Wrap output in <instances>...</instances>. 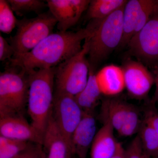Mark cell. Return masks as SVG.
Segmentation results:
<instances>
[{"instance_id": "1", "label": "cell", "mask_w": 158, "mask_h": 158, "mask_svg": "<svg viewBox=\"0 0 158 158\" xmlns=\"http://www.w3.org/2000/svg\"><path fill=\"white\" fill-rule=\"evenodd\" d=\"M96 24L95 21L90 20L86 28L77 32L52 33L29 52L13 56L9 60L10 65L27 73L56 67L81 50L82 41L93 35Z\"/></svg>"}, {"instance_id": "2", "label": "cell", "mask_w": 158, "mask_h": 158, "mask_svg": "<svg viewBox=\"0 0 158 158\" xmlns=\"http://www.w3.org/2000/svg\"><path fill=\"white\" fill-rule=\"evenodd\" d=\"M56 67L35 69L29 75L27 113L32 126L43 138L52 114Z\"/></svg>"}, {"instance_id": "3", "label": "cell", "mask_w": 158, "mask_h": 158, "mask_svg": "<svg viewBox=\"0 0 158 158\" xmlns=\"http://www.w3.org/2000/svg\"><path fill=\"white\" fill-rule=\"evenodd\" d=\"M124 7L104 19H98L96 28L89 40L88 54L90 68L94 70L121 44Z\"/></svg>"}, {"instance_id": "4", "label": "cell", "mask_w": 158, "mask_h": 158, "mask_svg": "<svg viewBox=\"0 0 158 158\" xmlns=\"http://www.w3.org/2000/svg\"><path fill=\"white\" fill-rule=\"evenodd\" d=\"M29 75L10 65L0 73V118L23 116L27 106Z\"/></svg>"}, {"instance_id": "5", "label": "cell", "mask_w": 158, "mask_h": 158, "mask_svg": "<svg viewBox=\"0 0 158 158\" xmlns=\"http://www.w3.org/2000/svg\"><path fill=\"white\" fill-rule=\"evenodd\" d=\"M90 37L85 40L81 50L56 67L55 92L75 96L85 88L90 71L86 56Z\"/></svg>"}, {"instance_id": "6", "label": "cell", "mask_w": 158, "mask_h": 158, "mask_svg": "<svg viewBox=\"0 0 158 158\" xmlns=\"http://www.w3.org/2000/svg\"><path fill=\"white\" fill-rule=\"evenodd\" d=\"M57 24L49 10L33 18L17 20L16 33L7 41L14 48L15 55L27 53L52 34Z\"/></svg>"}, {"instance_id": "7", "label": "cell", "mask_w": 158, "mask_h": 158, "mask_svg": "<svg viewBox=\"0 0 158 158\" xmlns=\"http://www.w3.org/2000/svg\"><path fill=\"white\" fill-rule=\"evenodd\" d=\"M127 56L152 69L158 66V12L133 36L127 46Z\"/></svg>"}, {"instance_id": "8", "label": "cell", "mask_w": 158, "mask_h": 158, "mask_svg": "<svg viewBox=\"0 0 158 158\" xmlns=\"http://www.w3.org/2000/svg\"><path fill=\"white\" fill-rule=\"evenodd\" d=\"M83 113L74 96L55 92L52 115L71 147L73 135L81 119Z\"/></svg>"}, {"instance_id": "9", "label": "cell", "mask_w": 158, "mask_h": 158, "mask_svg": "<svg viewBox=\"0 0 158 158\" xmlns=\"http://www.w3.org/2000/svg\"><path fill=\"white\" fill-rule=\"evenodd\" d=\"M124 72L125 89L130 97L138 100L148 97L155 79L152 72L142 62L127 58L122 66Z\"/></svg>"}, {"instance_id": "10", "label": "cell", "mask_w": 158, "mask_h": 158, "mask_svg": "<svg viewBox=\"0 0 158 158\" xmlns=\"http://www.w3.org/2000/svg\"><path fill=\"white\" fill-rule=\"evenodd\" d=\"M90 0H48L49 11L57 21V29L65 32L75 25L88 9Z\"/></svg>"}, {"instance_id": "11", "label": "cell", "mask_w": 158, "mask_h": 158, "mask_svg": "<svg viewBox=\"0 0 158 158\" xmlns=\"http://www.w3.org/2000/svg\"><path fill=\"white\" fill-rule=\"evenodd\" d=\"M72 148L60 131L52 114L43 138L41 158H73Z\"/></svg>"}, {"instance_id": "12", "label": "cell", "mask_w": 158, "mask_h": 158, "mask_svg": "<svg viewBox=\"0 0 158 158\" xmlns=\"http://www.w3.org/2000/svg\"><path fill=\"white\" fill-rule=\"evenodd\" d=\"M1 136L15 140L27 141L41 146L43 139L23 116L0 118Z\"/></svg>"}, {"instance_id": "13", "label": "cell", "mask_w": 158, "mask_h": 158, "mask_svg": "<svg viewBox=\"0 0 158 158\" xmlns=\"http://www.w3.org/2000/svg\"><path fill=\"white\" fill-rule=\"evenodd\" d=\"M97 133L94 112H84L72 138L71 147L74 155L79 158H87Z\"/></svg>"}, {"instance_id": "14", "label": "cell", "mask_w": 158, "mask_h": 158, "mask_svg": "<svg viewBox=\"0 0 158 158\" xmlns=\"http://www.w3.org/2000/svg\"><path fill=\"white\" fill-rule=\"evenodd\" d=\"M96 78L102 95L114 97L125 89L122 66L114 64L106 65L96 73Z\"/></svg>"}, {"instance_id": "15", "label": "cell", "mask_w": 158, "mask_h": 158, "mask_svg": "<svg viewBox=\"0 0 158 158\" xmlns=\"http://www.w3.org/2000/svg\"><path fill=\"white\" fill-rule=\"evenodd\" d=\"M102 122L90 148V158H111L117 149L118 142L114 136V128L108 119Z\"/></svg>"}, {"instance_id": "16", "label": "cell", "mask_w": 158, "mask_h": 158, "mask_svg": "<svg viewBox=\"0 0 158 158\" xmlns=\"http://www.w3.org/2000/svg\"><path fill=\"white\" fill-rule=\"evenodd\" d=\"M131 104L117 98H109L102 102L100 118L108 119L118 132L124 123Z\"/></svg>"}, {"instance_id": "17", "label": "cell", "mask_w": 158, "mask_h": 158, "mask_svg": "<svg viewBox=\"0 0 158 158\" xmlns=\"http://www.w3.org/2000/svg\"><path fill=\"white\" fill-rule=\"evenodd\" d=\"M146 2V0H129L125 5L123 15V37L119 48L127 46L135 35L139 15Z\"/></svg>"}, {"instance_id": "18", "label": "cell", "mask_w": 158, "mask_h": 158, "mask_svg": "<svg viewBox=\"0 0 158 158\" xmlns=\"http://www.w3.org/2000/svg\"><path fill=\"white\" fill-rule=\"evenodd\" d=\"M95 71L90 68L87 85L83 90L74 96L83 112H94L102 95L98 85Z\"/></svg>"}, {"instance_id": "19", "label": "cell", "mask_w": 158, "mask_h": 158, "mask_svg": "<svg viewBox=\"0 0 158 158\" xmlns=\"http://www.w3.org/2000/svg\"><path fill=\"white\" fill-rule=\"evenodd\" d=\"M127 0H92L87 9L86 18L90 20L103 19L123 8Z\"/></svg>"}, {"instance_id": "20", "label": "cell", "mask_w": 158, "mask_h": 158, "mask_svg": "<svg viewBox=\"0 0 158 158\" xmlns=\"http://www.w3.org/2000/svg\"><path fill=\"white\" fill-rule=\"evenodd\" d=\"M141 146L145 155L150 158H158V138L153 129L144 119L139 132Z\"/></svg>"}, {"instance_id": "21", "label": "cell", "mask_w": 158, "mask_h": 158, "mask_svg": "<svg viewBox=\"0 0 158 158\" xmlns=\"http://www.w3.org/2000/svg\"><path fill=\"white\" fill-rule=\"evenodd\" d=\"M35 143L0 136V158H11L28 149Z\"/></svg>"}, {"instance_id": "22", "label": "cell", "mask_w": 158, "mask_h": 158, "mask_svg": "<svg viewBox=\"0 0 158 158\" xmlns=\"http://www.w3.org/2000/svg\"><path fill=\"white\" fill-rule=\"evenodd\" d=\"M143 119L140 118L139 110L131 104L127 116L120 129L117 132L121 137H127L138 134L141 128Z\"/></svg>"}, {"instance_id": "23", "label": "cell", "mask_w": 158, "mask_h": 158, "mask_svg": "<svg viewBox=\"0 0 158 158\" xmlns=\"http://www.w3.org/2000/svg\"><path fill=\"white\" fill-rule=\"evenodd\" d=\"M12 10L19 16L35 12L38 13L48 6L47 4L40 0H7Z\"/></svg>"}, {"instance_id": "24", "label": "cell", "mask_w": 158, "mask_h": 158, "mask_svg": "<svg viewBox=\"0 0 158 158\" xmlns=\"http://www.w3.org/2000/svg\"><path fill=\"white\" fill-rule=\"evenodd\" d=\"M17 20L8 1H0V31L6 34L11 33L16 27Z\"/></svg>"}, {"instance_id": "25", "label": "cell", "mask_w": 158, "mask_h": 158, "mask_svg": "<svg viewBox=\"0 0 158 158\" xmlns=\"http://www.w3.org/2000/svg\"><path fill=\"white\" fill-rule=\"evenodd\" d=\"M153 99L148 101L144 107L143 119L153 129L158 138V110Z\"/></svg>"}, {"instance_id": "26", "label": "cell", "mask_w": 158, "mask_h": 158, "mask_svg": "<svg viewBox=\"0 0 158 158\" xmlns=\"http://www.w3.org/2000/svg\"><path fill=\"white\" fill-rule=\"evenodd\" d=\"M126 150V158H150L144 154L138 135L133 139Z\"/></svg>"}, {"instance_id": "27", "label": "cell", "mask_w": 158, "mask_h": 158, "mask_svg": "<svg viewBox=\"0 0 158 158\" xmlns=\"http://www.w3.org/2000/svg\"><path fill=\"white\" fill-rule=\"evenodd\" d=\"M15 54V52L11 44L0 35V60L5 61L6 59H10Z\"/></svg>"}, {"instance_id": "28", "label": "cell", "mask_w": 158, "mask_h": 158, "mask_svg": "<svg viewBox=\"0 0 158 158\" xmlns=\"http://www.w3.org/2000/svg\"><path fill=\"white\" fill-rule=\"evenodd\" d=\"M41 146L34 144L22 152L11 158H35L41 156Z\"/></svg>"}, {"instance_id": "29", "label": "cell", "mask_w": 158, "mask_h": 158, "mask_svg": "<svg viewBox=\"0 0 158 158\" xmlns=\"http://www.w3.org/2000/svg\"><path fill=\"white\" fill-rule=\"evenodd\" d=\"M111 158H126V150L120 142H118L116 152Z\"/></svg>"}, {"instance_id": "30", "label": "cell", "mask_w": 158, "mask_h": 158, "mask_svg": "<svg viewBox=\"0 0 158 158\" xmlns=\"http://www.w3.org/2000/svg\"><path fill=\"white\" fill-rule=\"evenodd\" d=\"M152 73L154 77L155 85L156 86L155 92L153 99L156 103H158V66L153 69Z\"/></svg>"}, {"instance_id": "31", "label": "cell", "mask_w": 158, "mask_h": 158, "mask_svg": "<svg viewBox=\"0 0 158 158\" xmlns=\"http://www.w3.org/2000/svg\"><path fill=\"white\" fill-rule=\"evenodd\" d=\"M35 158H41V156H39Z\"/></svg>"}, {"instance_id": "32", "label": "cell", "mask_w": 158, "mask_h": 158, "mask_svg": "<svg viewBox=\"0 0 158 158\" xmlns=\"http://www.w3.org/2000/svg\"><path fill=\"white\" fill-rule=\"evenodd\" d=\"M73 158H79L77 157H74Z\"/></svg>"}]
</instances>
